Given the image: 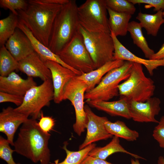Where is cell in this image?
I'll list each match as a JSON object with an SVG mask.
<instances>
[{"instance_id":"5bb4252c","label":"cell","mask_w":164,"mask_h":164,"mask_svg":"<svg viewBox=\"0 0 164 164\" xmlns=\"http://www.w3.org/2000/svg\"><path fill=\"white\" fill-rule=\"evenodd\" d=\"M28 117L10 106L4 108L0 112V132L6 135L11 145H14V135L17 129L29 118Z\"/></svg>"},{"instance_id":"cb8c5ba5","label":"cell","mask_w":164,"mask_h":164,"mask_svg":"<svg viewBox=\"0 0 164 164\" xmlns=\"http://www.w3.org/2000/svg\"><path fill=\"white\" fill-rule=\"evenodd\" d=\"M162 10L159 11L154 14L139 12L136 19L140 22L141 27L146 31L147 34L156 36L161 26L164 23Z\"/></svg>"},{"instance_id":"7c38bea8","label":"cell","mask_w":164,"mask_h":164,"mask_svg":"<svg viewBox=\"0 0 164 164\" xmlns=\"http://www.w3.org/2000/svg\"><path fill=\"white\" fill-rule=\"evenodd\" d=\"M160 100L151 97L145 102L129 101V108L131 119L139 122H154L159 121L155 118L161 110Z\"/></svg>"},{"instance_id":"83f0119b","label":"cell","mask_w":164,"mask_h":164,"mask_svg":"<svg viewBox=\"0 0 164 164\" xmlns=\"http://www.w3.org/2000/svg\"><path fill=\"white\" fill-rule=\"evenodd\" d=\"M19 21L18 15L11 12L6 17L0 20V46L5 45L14 33Z\"/></svg>"},{"instance_id":"7a4b0ae2","label":"cell","mask_w":164,"mask_h":164,"mask_svg":"<svg viewBox=\"0 0 164 164\" xmlns=\"http://www.w3.org/2000/svg\"><path fill=\"white\" fill-rule=\"evenodd\" d=\"M50 136L41 130L36 120L28 118L22 124L14 142L15 151L34 163L49 164L50 154L48 142Z\"/></svg>"},{"instance_id":"d6986e66","label":"cell","mask_w":164,"mask_h":164,"mask_svg":"<svg viewBox=\"0 0 164 164\" xmlns=\"http://www.w3.org/2000/svg\"><path fill=\"white\" fill-rule=\"evenodd\" d=\"M91 107L104 111L112 116H120L126 119H131L129 108V100L121 97L118 100L109 101L86 100Z\"/></svg>"},{"instance_id":"3957f363","label":"cell","mask_w":164,"mask_h":164,"mask_svg":"<svg viewBox=\"0 0 164 164\" xmlns=\"http://www.w3.org/2000/svg\"><path fill=\"white\" fill-rule=\"evenodd\" d=\"M78 6L75 0H69L57 14L54 21L48 48L56 54L79 31Z\"/></svg>"},{"instance_id":"f1b7e54d","label":"cell","mask_w":164,"mask_h":164,"mask_svg":"<svg viewBox=\"0 0 164 164\" xmlns=\"http://www.w3.org/2000/svg\"><path fill=\"white\" fill-rule=\"evenodd\" d=\"M18 62L7 49L5 45L0 46V76L6 77L15 70H18Z\"/></svg>"},{"instance_id":"60d3db41","label":"cell","mask_w":164,"mask_h":164,"mask_svg":"<svg viewBox=\"0 0 164 164\" xmlns=\"http://www.w3.org/2000/svg\"><path fill=\"white\" fill-rule=\"evenodd\" d=\"M162 15H163V17L164 19V11H163Z\"/></svg>"},{"instance_id":"ba28073f","label":"cell","mask_w":164,"mask_h":164,"mask_svg":"<svg viewBox=\"0 0 164 164\" xmlns=\"http://www.w3.org/2000/svg\"><path fill=\"white\" fill-rule=\"evenodd\" d=\"M79 31L96 69L114 60V46L111 33L90 32L80 25Z\"/></svg>"},{"instance_id":"8fae6325","label":"cell","mask_w":164,"mask_h":164,"mask_svg":"<svg viewBox=\"0 0 164 164\" xmlns=\"http://www.w3.org/2000/svg\"><path fill=\"white\" fill-rule=\"evenodd\" d=\"M84 109L88 119L87 133L84 142L79 147V150L95 142L113 137L112 135L108 132L104 126V122L108 119L106 117L97 115L87 105H84Z\"/></svg>"},{"instance_id":"ab89813d","label":"cell","mask_w":164,"mask_h":164,"mask_svg":"<svg viewBox=\"0 0 164 164\" xmlns=\"http://www.w3.org/2000/svg\"><path fill=\"white\" fill-rule=\"evenodd\" d=\"M131 164H141L138 159H136L135 160L132 159L131 160Z\"/></svg>"},{"instance_id":"e0dca14e","label":"cell","mask_w":164,"mask_h":164,"mask_svg":"<svg viewBox=\"0 0 164 164\" xmlns=\"http://www.w3.org/2000/svg\"><path fill=\"white\" fill-rule=\"evenodd\" d=\"M5 45L18 62L35 51L29 39L18 27Z\"/></svg>"},{"instance_id":"e575fe53","label":"cell","mask_w":164,"mask_h":164,"mask_svg":"<svg viewBox=\"0 0 164 164\" xmlns=\"http://www.w3.org/2000/svg\"><path fill=\"white\" fill-rule=\"evenodd\" d=\"M134 5L136 4H145L146 9L154 7V11L157 12L164 10V0H128Z\"/></svg>"},{"instance_id":"9a60e30c","label":"cell","mask_w":164,"mask_h":164,"mask_svg":"<svg viewBox=\"0 0 164 164\" xmlns=\"http://www.w3.org/2000/svg\"><path fill=\"white\" fill-rule=\"evenodd\" d=\"M111 35L112 38L114 46V60H121L136 63L144 65L150 75L153 74L154 70L161 66L164 67V59L146 60L137 56L127 49L112 32Z\"/></svg>"},{"instance_id":"4316f807","label":"cell","mask_w":164,"mask_h":164,"mask_svg":"<svg viewBox=\"0 0 164 164\" xmlns=\"http://www.w3.org/2000/svg\"><path fill=\"white\" fill-rule=\"evenodd\" d=\"M67 142H65L62 147L66 153L64 160L59 162V160L57 159L54 161V162L50 163L49 164H80L89 152L96 146L95 144L92 143L78 151H72L67 148Z\"/></svg>"},{"instance_id":"484cf974","label":"cell","mask_w":164,"mask_h":164,"mask_svg":"<svg viewBox=\"0 0 164 164\" xmlns=\"http://www.w3.org/2000/svg\"><path fill=\"white\" fill-rule=\"evenodd\" d=\"M128 31L130 34L133 43L141 49L146 58L150 60L155 53L149 47L140 23L135 21L130 22Z\"/></svg>"},{"instance_id":"d6a6232c","label":"cell","mask_w":164,"mask_h":164,"mask_svg":"<svg viewBox=\"0 0 164 164\" xmlns=\"http://www.w3.org/2000/svg\"><path fill=\"white\" fill-rule=\"evenodd\" d=\"M152 136L160 147L164 149V115L162 116L153 131Z\"/></svg>"},{"instance_id":"d590c367","label":"cell","mask_w":164,"mask_h":164,"mask_svg":"<svg viewBox=\"0 0 164 164\" xmlns=\"http://www.w3.org/2000/svg\"><path fill=\"white\" fill-rule=\"evenodd\" d=\"M23 98L24 96L0 91V103L10 102L19 107L22 104Z\"/></svg>"},{"instance_id":"603a6c76","label":"cell","mask_w":164,"mask_h":164,"mask_svg":"<svg viewBox=\"0 0 164 164\" xmlns=\"http://www.w3.org/2000/svg\"><path fill=\"white\" fill-rule=\"evenodd\" d=\"M107 9L109 15L108 24L111 32L117 37L126 36L132 15L117 12L107 7Z\"/></svg>"},{"instance_id":"277c9868","label":"cell","mask_w":164,"mask_h":164,"mask_svg":"<svg viewBox=\"0 0 164 164\" xmlns=\"http://www.w3.org/2000/svg\"><path fill=\"white\" fill-rule=\"evenodd\" d=\"M121 97L129 101L145 102L152 97L155 86L154 81L145 75L142 65L133 62L129 77L118 86Z\"/></svg>"},{"instance_id":"1f68e13d","label":"cell","mask_w":164,"mask_h":164,"mask_svg":"<svg viewBox=\"0 0 164 164\" xmlns=\"http://www.w3.org/2000/svg\"><path fill=\"white\" fill-rule=\"evenodd\" d=\"M9 144L7 139L0 136V158L5 161L7 164H17L12 157L15 150L11 148Z\"/></svg>"},{"instance_id":"7402d4cb","label":"cell","mask_w":164,"mask_h":164,"mask_svg":"<svg viewBox=\"0 0 164 164\" xmlns=\"http://www.w3.org/2000/svg\"><path fill=\"white\" fill-rule=\"evenodd\" d=\"M117 152L125 153L136 159H145L125 149L120 144L119 138L114 136L111 141L103 147H95L89 153L88 155L93 157L105 160L110 155Z\"/></svg>"},{"instance_id":"f546056e","label":"cell","mask_w":164,"mask_h":164,"mask_svg":"<svg viewBox=\"0 0 164 164\" xmlns=\"http://www.w3.org/2000/svg\"><path fill=\"white\" fill-rule=\"evenodd\" d=\"M105 1L107 8L117 12L132 15L136 10L134 5L128 0H105Z\"/></svg>"},{"instance_id":"30bf717a","label":"cell","mask_w":164,"mask_h":164,"mask_svg":"<svg viewBox=\"0 0 164 164\" xmlns=\"http://www.w3.org/2000/svg\"><path fill=\"white\" fill-rule=\"evenodd\" d=\"M77 77L72 78L65 86L63 100L70 101L74 108L76 122L73 125V128L75 132L80 136L86 128L88 122L84 102L87 86L84 81Z\"/></svg>"},{"instance_id":"5b68a950","label":"cell","mask_w":164,"mask_h":164,"mask_svg":"<svg viewBox=\"0 0 164 164\" xmlns=\"http://www.w3.org/2000/svg\"><path fill=\"white\" fill-rule=\"evenodd\" d=\"M56 55L78 76L96 69L80 31Z\"/></svg>"},{"instance_id":"8d00e7d4","label":"cell","mask_w":164,"mask_h":164,"mask_svg":"<svg viewBox=\"0 0 164 164\" xmlns=\"http://www.w3.org/2000/svg\"><path fill=\"white\" fill-rule=\"evenodd\" d=\"M80 164H114L105 160L96 158L87 155Z\"/></svg>"},{"instance_id":"b9f144b4","label":"cell","mask_w":164,"mask_h":164,"mask_svg":"<svg viewBox=\"0 0 164 164\" xmlns=\"http://www.w3.org/2000/svg\"><path fill=\"white\" fill-rule=\"evenodd\" d=\"M17 164H20V163H17Z\"/></svg>"},{"instance_id":"8992f818","label":"cell","mask_w":164,"mask_h":164,"mask_svg":"<svg viewBox=\"0 0 164 164\" xmlns=\"http://www.w3.org/2000/svg\"><path fill=\"white\" fill-rule=\"evenodd\" d=\"M132 64V62L125 61L122 66L109 71L97 85L85 93L84 99L108 101L117 96L119 94L118 86L121 81L129 77Z\"/></svg>"},{"instance_id":"ffe728a7","label":"cell","mask_w":164,"mask_h":164,"mask_svg":"<svg viewBox=\"0 0 164 164\" xmlns=\"http://www.w3.org/2000/svg\"><path fill=\"white\" fill-rule=\"evenodd\" d=\"M125 61L114 60L108 62L101 67L90 72L77 76V77L86 84L87 89L86 92L92 90L100 82L102 78L111 70L119 67L124 63Z\"/></svg>"},{"instance_id":"d4e9b609","label":"cell","mask_w":164,"mask_h":164,"mask_svg":"<svg viewBox=\"0 0 164 164\" xmlns=\"http://www.w3.org/2000/svg\"><path fill=\"white\" fill-rule=\"evenodd\" d=\"M104 124L106 130L109 134L127 141H136L139 136L137 131L130 129L121 121L118 120L113 122L108 119Z\"/></svg>"},{"instance_id":"ac0fdd59","label":"cell","mask_w":164,"mask_h":164,"mask_svg":"<svg viewBox=\"0 0 164 164\" xmlns=\"http://www.w3.org/2000/svg\"><path fill=\"white\" fill-rule=\"evenodd\" d=\"M37 85L32 77L22 78L13 72L6 77L0 76V91L24 96L27 91Z\"/></svg>"},{"instance_id":"52a82bcc","label":"cell","mask_w":164,"mask_h":164,"mask_svg":"<svg viewBox=\"0 0 164 164\" xmlns=\"http://www.w3.org/2000/svg\"><path fill=\"white\" fill-rule=\"evenodd\" d=\"M105 0H87L78 7L80 25L91 32L111 33Z\"/></svg>"},{"instance_id":"4fadbf2b","label":"cell","mask_w":164,"mask_h":164,"mask_svg":"<svg viewBox=\"0 0 164 164\" xmlns=\"http://www.w3.org/2000/svg\"><path fill=\"white\" fill-rule=\"evenodd\" d=\"M50 70L54 91L53 101L59 104L63 100L64 88L73 77L78 75L73 71L56 62L46 60L44 61Z\"/></svg>"},{"instance_id":"4dcf8cb0","label":"cell","mask_w":164,"mask_h":164,"mask_svg":"<svg viewBox=\"0 0 164 164\" xmlns=\"http://www.w3.org/2000/svg\"><path fill=\"white\" fill-rule=\"evenodd\" d=\"M28 4V0H0V6L5 9H9L12 12L18 15L17 11L25 9Z\"/></svg>"},{"instance_id":"44dd1931","label":"cell","mask_w":164,"mask_h":164,"mask_svg":"<svg viewBox=\"0 0 164 164\" xmlns=\"http://www.w3.org/2000/svg\"><path fill=\"white\" fill-rule=\"evenodd\" d=\"M17 27L29 38L31 41L35 51L38 54L43 62L46 60L55 61L74 72L70 67L63 62L58 55L53 53L48 47L37 39L28 28L19 19Z\"/></svg>"},{"instance_id":"9c48e42d","label":"cell","mask_w":164,"mask_h":164,"mask_svg":"<svg viewBox=\"0 0 164 164\" xmlns=\"http://www.w3.org/2000/svg\"><path fill=\"white\" fill-rule=\"evenodd\" d=\"M54 97L53 87L50 79L28 90L24 96L22 104L15 109L32 119H39L41 109L45 106H49Z\"/></svg>"},{"instance_id":"2e32d148","label":"cell","mask_w":164,"mask_h":164,"mask_svg":"<svg viewBox=\"0 0 164 164\" xmlns=\"http://www.w3.org/2000/svg\"><path fill=\"white\" fill-rule=\"evenodd\" d=\"M18 63V70L28 77H39L43 81L52 79L50 70L35 51Z\"/></svg>"},{"instance_id":"f35d334b","label":"cell","mask_w":164,"mask_h":164,"mask_svg":"<svg viewBox=\"0 0 164 164\" xmlns=\"http://www.w3.org/2000/svg\"><path fill=\"white\" fill-rule=\"evenodd\" d=\"M158 164H164V157L162 156H159L157 160Z\"/></svg>"},{"instance_id":"6da1fadb","label":"cell","mask_w":164,"mask_h":164,"mask_svg":"<svg viewBox=\"0 0 164 164\" xmlns=\"http://www.w3.org/2000/svg\"><path fill=\"white\" fill-rule=\"evenodd\" d=\"M69 0H29L26 8L17 11L19 19L34 36L48 47L54 20Z\"/></svg>"},{"instance_id":"836d02e7","label":"cell","mask_w":164,"mask_h":164,"mask_svg":"<svg viewBox=\"0 0 164 164\" xmlns=\"http://www.w3.org/2000/svg\"><path fill=\"white\" fill-rule=\"evenodd\" d=\"M39 120L38 125L43 132L49 133L53 129L55 124V121L52 117L44 116L43 112L42 111Z\"/></svg>"},{"instance_id":"74e56055","label":"cell","mask_w":164,"mask_h":164,"mask_svg":"<svg viewBox=\"0 0 164 164\" xmlns=\"http://www.w3.org/2000/svg\"><path fill=\"white\" fill-rule=\"evenodd\" d=\"M164 59V43L159 51L153 55L150 60H159Z\"/></svg>"}]
</instances>
